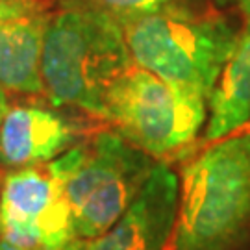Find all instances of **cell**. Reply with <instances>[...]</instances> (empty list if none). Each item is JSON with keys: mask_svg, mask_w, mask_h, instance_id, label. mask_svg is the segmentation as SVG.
<instances>
[{"mask_svg": "<svg viewBox=\"0 0 250 250\" xmlns=\"http://www.w3.org/2000/svg\"><path fill=\"white\" fill-rule=\"evenodd\" d=\"M46 9L45 0H0V22Z\"/></svg>", "mask_w": 250, "mask_h": 250, "instance_id": "cell-12", "label": "cell"}, {"mask_svg": "<svg viewBox=\"0 0 250 250\" xmlns=\"http://www.w3.org/2000/svg\"><path fill=\"white\" fill-rule=\"evenodd\" d=\"M180 180L156 163L135 200L95 239H76L67 250H167L178 211Z\"/></svg>", "mask_w": 250, "mask_h": 250, "instance_id": "cell-7", "label": "cell"}, {"mask_svg": "<svg viewBox=\"0 0 250 250\" xmlns=\"http://www.w3.org/2000/svg\"><path fill=\"white\" fill-rule=\"evenodd\" d=\"M249 233L250 125L184 165L167 250H233Z\"/></svg>", "mask_w": 250, "mask_h": 250, "instance_id": "cell-1", "label": "cell"}, {"mask_svg": "<svg viewBox=\"0 0 250 250\" xmlns=\"http://www.w3.org/2000/svg\"><path fill=\"white\" fill-rule=\"evenodd\" d=\"M0 237L26 250H67L76 241L71 208L48 169H13L0 189Z\"/></svg>", "mask_w": 250, "mask_h": 250, "instance_id": "cell-6", "label": "cell"}, {"mask_svg": "<svg viewBox=\"0 0 250 250\" xmlns=\"http://www.w3.org/2000/svg\"><path fill=\"white\" fill-rule=\"evenodd\" d=\"M9 109V102H8V95H6V89L0 85V125L4 121V117L8 113Z\"/></svg>", "mask_w": 250, "mask_h": 250, "instance_id": "cell-13", "label": "cell"}, {"mask_svg": "<svg viewBox=\"0 0 250 250\" xmlns=\"http://www.w3.org/2000/svg\"><path fill=\"white\" fill-rule=\"evenodd\" d=\"M102 119L154 160H165L198 137L208 100L174 89L134 63L107 91Z\"/></svg>", "mask_w": 250, "mask_h": 250, "instance_id": "cell-5", "label": "cell"}, {"mask_svg": "<svg viewBox=\"0 0 250 250\" xmlns=\"http://www.w3.org/2000/svg\"><path fill=\"white\" fill-rule=\"evenodd\" d=\"M154 158L117 132H100L87 145H76L46 169L62 186L78 239L107 232L143 189Z\"/></svg>", "mask_w": 250, "mask_h": 250, "instance_id": "cell-4", "label": "cell"}, {"mask_svg": "<svg viewBox=\"0 0 250 250\" xmlns=\"http://www.w3.org/2000/svg\"><path fill=\"white\" fill-rule=\"evenodd\" d=\"M76 128L60 113L41 106H13L0 125V165L34 167L71 148Z\"/></svg>", "mask_w": 250, "mask_h": 250, "instance_id": "cell-8", "label": "cell"}, {"mask_svg": "<svg viewBox=\"0 0 250 250\" xmlns=\"http://www.w3.org/2000/svg\"><path fill=\"white\" fill-rule=\"evenodd\" d=\"M134 65L123 24L107 13L65 0L48 15L43 41V93L54 106L104 115L109 87Z\"/></svg>", "mask_w": 250, "mask_h": 250, "instance_id": "cell-2", "label": "cell"}, {"mask_svg": "<svg viewBox=\"0 0 250 250\" xmlns=\"http://www.w3.org/2000/svg\"><path fill=\"white\" fill-rule=\"evenodd\" d=\"M250 125V17L208 100L206 143H213Z\"/></svg>", "mask_w": 250, "mask_h": 250, "instance_id": "cell-9", "label": "cell"}, {"mask_svg": "<svg viewBox=\"0 0 250 250\" xmlns=\"http://www.w3.org/2000/svg\"><path fill=\"white\" fill-rule=\"evenodd\" d=\"M123 30L135 65L204 100H209L239 37L230 19L202 4L135 19Z\"/></svg>", "mask_w": 250, "mask_h": 250, "instance_id": "cell-3", "label": "cell"}, {"mask_svg": "<svg viewBox=\"0 0 250 250\" xmlns=\"http://www.w3.org/2000/svg\"><path fill=\"white\" fill-rule=\"evenodd\" d=\"M48 15L41 9L0 22V85L4 89L43 93L41 58Z\"/></svg>", "mask_w": 250, "mask_h": 250, "instance_id": "cell-10", "label": "cell"}, {"mask_svg": "<svg viewBox=\"0 0 250 250\" xmlns=\"http://www.w3.org/2000/svg\"><path fill=\"white\" fill-rule=\"evenodd\" d=\"M71 2H78V4H85L95 9H100L121 24L146 17V15L160 13V11H167V9L202 4V0H71Z\"/></svg>", "mask_w": 250, "mask_h": 250, "instance_id": "cell-11", "label": "cell"}, {"mask_svg": "<svg viewBox=\"0 0 250 250\" xmlns=\"http://www.w3.org/2000/svg\"><path fill=\"white\" fill-rule=\"evenodd\" d=\"M0 250H26V249H21V247H15V245H11V243L0 239Z\"/></svg>", "mask_w": 250, "mask_h": 250, "instance_id": "cell-15", "label": "cell"}, {"mask_svg": "<svg viewBox=\"0 0 250 250\" xmlns=\"http://www.w3.org/2000/svg\"><path fill=\"white\" fill-rule=\"evenodd\" d=\"M224 2L233 4V6H235V8L239 9L243 15H245V19L250 17V0H224Z\"/></svg>", "mask_w": 250, "mask_h": 250, "instance_id": "cell-14", "label": "cell"}]
</instances>
